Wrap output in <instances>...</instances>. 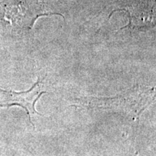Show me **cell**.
Masks as SVG:
<instances>
[{"mask_svg": "<svg viewBox=\"0 0 156 156\" xmlns=\"http://www.w3.org/2000/svg\"><path fill=\"white\" fill-rule=\"evenodd\" d=\"M46 0H20L15 7H10L14 10H6L5 17L8 20L12 19L14 23L31 29L38 17L44 15H58L59 13L50 12L45 5Z\"/></svg>", "mask_w": 156, "mask_h": 156, "instance_id": "7a4b0ae2", "label": "cell"}, {"mask_svg": "<svg viewBox=\"0 0 156 156\" xmlns=\"http://www.w3.org/2000/svg\"><path fill=\"white\" fill-rule=\"evenodd\" d=\"M44 93H46V92L43 90V84L39 78L34 86L28 91L15 92L0 89V107L12 106L23 107L26 110L30 122L33 126H34L32 122V116L34 114H40L36 112L35 106L36 101Z\"/></svg>", "mask_w": 156, "mask_h": 156, "instance_id": "6da1fadb", "label": "cell"}]
</instances>
